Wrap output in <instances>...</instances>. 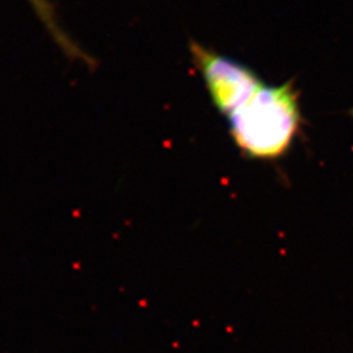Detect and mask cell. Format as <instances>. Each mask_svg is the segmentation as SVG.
Wrapping results in <instances>:
<instances>
[{
  "label": "cell",
  "instance_id": "obj_2",
  "mask_svg": "<svg viewBox=\"0 0 353 353\" xmlns=\"http://www.w3.org/2000/svg\"><path fill=\"white\" fill-rule=\"evenodd\" d=\"M190 51L211 101L225 119L265 84L252 68L197 41H190Z\"/></svg>",
  "mask_w": 353,
  "mask_h": 353
},
{
  "label": "cell",
  "instance_id": "obj_4",
  "mask_svg": "<svg viewBox=\"0 0 353 353\" xmlns=\"http://www.w3.org/2000/svg\"><path fill=\"white\" fill-rule=\"evenodd\" d=\"M350 114H351V115L353 116V109H352V110H351Z\"/></svg>",
  "mask_w": 353,
  "mask_h": 353
},
{
  "label": "cell",
  "instance_id": "obj_3",
  "mask_svg": "<svg viewBox=\"0 0 353 353\" xmlns=\"http://www.w3.org/2000/svg\"><path fill=\"white\" fill-rule=\"evenodd\" d=\"M34 14L37 15L38 20L44 26L55 44L61 50L62 53L75 61H82L88 65H94L93 59L88 57V53L79 48V44L65 32L62 28L54 7L50 0H27Z\"/></svg>",
  "mask_w": 353,
  "mask_h": 353
},
{
  "label": "cell",
  "instance_id": "obj_1",
  "mask_svg": "<svg viewBox=\"0 0 353 353\" xmlns=\"http://www.w3.org/2000/svg\"><path fill=\"white\" fill-rule=\"evenodd\" d=\"M226 121L233 143L245 157L279 160L290 150L304 124L297 88L292 81L264 84Z\"/></svg>",
  "mask_w": 353,
  "mask_h": 353
}]
</instances>
